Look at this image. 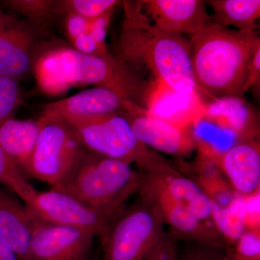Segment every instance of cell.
I'll use <instances>...</instances> for the list:
<instances>
[{"mask_svg": "<svg viewBox=\"0 0 260 260\" xmlns=\"http://www.w3.org/2000/svg\"><path fill=\"white\" fill-rule=\"evenodd\" d=\"M191 61L197 90L212 100L242 98L260 38L211 23L190 36Z\"/></svg>", "mask_w": 260, "mask_h": 260, "instance_id": "1", "label": "cell"}, {"mask_svg": "<svg viewBox=\"0 0 260 260\" xmlns=\"http://www.w3.org/2000/svg\"><path fill=\"white\" fill-rule=\"evenodd\" d=\"M126 19L118 39L117 55L143 74L176 93L197 90L191 61V44L184 36L162 31L124 2Z\"/></svg>", "mask_w": 260, "mask_h": 260, "instance_id": "2", "label": "cell"}, {"mask_svg": "<svg viewBox=\"0 0 260 260\" xmlns=\"http://www.w3.org/2000/svg\"><path fill=\"white\" fill-rule=\"evenodd\" d=\"M141 173L133 165L87 150L81 160L54 189L93 209L116 215L132 195L138 194Z\"/></svg>", "mask_w": 260, "mask_h": 260, "instance_id": "3", "label": "cell"}, {"mask_svg": "<svg viewBox=\"0 0 260 260\" xmlns=\"http://www.w3.org/2000/svg\"><path fill=\"white\" fill-rule=\"evenodd\" d=\"M61 76L68 88L92 85L110 89L144 107L150 87L144 76L118 55H88L66 47H54Z\"/></svg>", "mask_w": 260, "mask_h": 260, "instance_id": "4", "label": "cell"}, {"mask_svg": "<svg viewBox=\"0 0 260 260\" xmlns=\"http://www.w3.org/2000/svg\"><path fill=\"white\" fill-rule=\"evenodd\" d=\"M64 121L74 129L87 150L135 165L141 174L170 164L138 139L122 113Z\"/></svg>", "mask_w": 260, "mask_h": 260, "instance_id": "5", "label": "cell"}, {"mask_svg": "<svg viewBox=\"0 0 260 260\" xmlns=\"http://www.w3.org/2000/svg\"><path fill=\"white\" fill-rule=\"evenodd\" d=\"M164 225L156 207L139 196L111 221L100 241L101 260H144L167 234Z\"/></svg>", "mask_w": 260, "mask_h": 260, "instance_id": "6", "label": "cell"}, {"mask_svg": "<svg viewBox=\"0 0 260 260\" xmlns=\"http://www.w3.org/2000/svg\"><path fill=\"white\" fill-rule=\"evenodd\" d=\"M38 121L39 136L28 177L54 187L73 172L87 150L74 129L61 116L43 112Z\"/></svg>", "mask_w": 260, "mask_h": 260, "instance_id": "7", "label": "cell"}, {"mask_svg": "<svg viewBox=\"0 0 260 260\" xmlns=\"http://www.w3.org/2000/svg\"><path fill=\"white\" fill-rule=\"evenodd\" d=\"M257 117L242 98H223L212 101L198 118L193 134L198 145L216 155L219 140L229 147L254 140L258 132Z\"/></svg>", "mask_w": 260, "mask_h": 260, "instance_id": "8", "label": "cell"}, {"mask_svg": "<svg viewBox=\"0 0 260 260\" xmlns=\"http://www.w3.org/2000/svg\"><path fill=\"white\" fill-rule=\"evenodd\" d=\"M25 207L30 215L41 221L85 231L100 241L115 216L93 209L54 188L37 191L31 203Z\"/></svg>", "mask_w": 260, "mask_h": 260, "instance_id": "9", "label": "cell"}, {"mask_svg": "<svg viewBox=\"0 0 260 260\" xmlns=\"http://www.w3.org/2000/svg\"><path fill=\"white\" fill-rule=\"evenodd\" d=\"M45 25L20 20L0 8V75L20 81L34 69Z\"/></svg>", "mask_w": 260, "mask_h": 260, "instance_id": "10", "label": "cell"}, {"mask_svg": "<svg viewBox=\"0 0 260 260\" xmlns=\"http://www.w3.org/2000/svg\"><path fill=\"white\" fill-rule=\"evenodd\" d=\"M122 114L138 139L157 153L186 156L198 146L190 131L148 114L145 107L126 102Z\"/></svg>", "mask_w": 260, "mask_h": 260, "instance_id": "11", "label": "cell"}, {"mask_svg": "<svg viewBox=\"0 0 260 260\" xmlns=\"http://www.w3.org/2000/svg\"><path fill=\"white\" fill-rule=\"evenodd\" d=\"M30 216V260L90 259L93 241L96 238L93 234L74 228L45 223Z\"/></svg>", "mask_w": 260, "mask_h": 260, "instance_id": "12", "label": "cell"}, {"mask_svg": "<svg viewBox=\"0 0 260 260\" xmlns=\"http://www.w3.org/2000/svg\"><path fill=\"white\" fill-rule=\"evenodd\" d=\"M140 3L153 19V26L169 34L190 37L213 23L203 0H145Z\"/></svg>", "mask_w": 260, "mask_h": 260, "instance_id": "13", "label": "cell"}, {"mask_svg": "<svg viewBox=\"0 0 260 260\" xmlns=\"http://www.w3.org/2000/svg\"><path fill=\"white\" fill-rule=\"evenodd\" d=\"M177 204L190 210L200 220L214 228L213 203L198 183L169 164L155 172L142 174Z\"/></svg>", "mask_w": 260, "mask_h": 260, "instance_id": "14", "label": "cell"}, {"mask_svg": "<svg viewBox=\"0 0 260 260\" xmlns=\"http://www.w3.org/2000/svg\"><path fill=\"white\" fill-rule=\"evenodd\" d=\"M218 166L229 184L241 196H251L260 183V149L255 140L240 142L218 159Z\"/></svg>", "mask_w": 260, "mask_h": 260, "instance_id": "15", "label": "cell"}, {"mask_svg": "<svg viewBox=\"0 0 260 260\" xmlns=\"http://www.w3.org/2000/svg\"><path fill=\"white\" fill-rule=\"evenodd\" d=\"M126 102L129 101L110 89L94 87L47 104L44 112L61 116L64 120L84 119L122 113Z\"/></svg>", "mask_w": 260, "mask_h": 260, "instance_id": "16", "label": "cell"}, {"mask_svg": "<svg viewBox=\"0 0 260 260\" xmlns=\"http://www.w3.org/2000/svg\"><path fill=\"white\" fill-rule=\"evenodd\" d=\"M32 221L25 206L0 186V240L19 260H30Z\"/></svg>", "mask_w": 260, "mask_h": 260, "instance_id": "17", "label": "cell"}, {"mask_svg": "<svg viewBox=\"0 0 260 260\" xmlns=\"http://www.w3.org/2000/svg\"><path fill=\"white\" fill-rule=\"evenodd\" d=\"M39 133L38 120L13 118L0 125V147L27 177Z\"/></svg>", "mask_w": 260, "mask_h": 260, "instance_id": "18", "label": "cell"}, {"mask_svg": "<svg viewBox=\"0 0 260 260\" xmlns=\"http://www.w3.org/2000/svg\"><path fill=\"white\" fill-rule=\"evenodd\" d=\"M213 21L221 26H233L241 31H256L260 17L259 0H210Z\"/></svg>", "mask_w": 260, "mask_h": 260, "instance_id": "19", "label": "cell"}, {"mask_svg": "<svg viewBox=\"0 0 260 260\" xmlns=\"http://www.w3.org/2000/svg\"><path fill=\"white\" fill-rule=\"evenodd\" d=\"M34 71L38 85L44 93L59 95L70 90L61 77L54 49L41 51L34 63Z\"/></svg>", "mask_w": 260, "mask_h": 260, "instance_id": "20", "label": "cell"}, {"mask_svg": "<svg viewBox=\"0 0 260 260\" xmlns=\"http://www.w3.org/2000/svg\"><path fill=\"white\" fill-rule=\"evenodd\" d=\"M244 204L240 200L234 198L224 207L213 203L214 225L222 237L225 238L229 242L236 243L244 232Z\"/></svg>", "mask_w": 260, "mask_h": 260, "instance_id": "21", "label": "cell"}, {"mask_svg": "<svg viewBox=\"0 0 260 260\" xmlns=\"http://www.w3.org/2000/svg\"><path fill=\"white\" fill-rule=\"evenodd\" d=\"M0 186L18 197L25 205L31 203L37 191L28 177L0 147Z\"/></svg>", "mask_w": 260, "mask_h": 260, "instance_id": "22", "label": "cell"}, {"mask_svg": "<svg viewBox=\"0 0 260 260\" xmlns=\"http://www.w3.org/2000/svg\"><path fill=\"white\" fill-rule=\"evenodd\" d=\"M120 2L116 0H63L56 1V15L75 13L92 20L114 9Z\"/></svg>", "mask_w": 260, "mask_h": 260, "instance_id": "23", "label": "cell"}, {"mask_svg": "<svg viewBox=\"0 0 260 260\" xmlns=\"http://www.w3.org/2000/svg\"><path fill=\"white\" fill-rule=\"evenodd\" d=\"M23 103V90L20 81L0 75V125L13 119L15 113Z\"/></svg>", "mask_w": 260, "mask_h": 260, "instance_id": "24", "label": "cell"}, {"mask_svg": "<svg viewBox=\"0 0 260 260\" xmlns=\"http://www.w3.org/2000/svg\"><path fill=\"white\" fill-rule=\"evenodd\" d=\"M3 3L10 9L24 15L27 20L47 23L56 13V1L53 0H8Z\"/></svg>", "mask_w": 260, "mask_h": 260, "instance_id": "25", "label": "cell"}, {"mask_svg": "<svg viewBox=\"0 0 260 260\" xmlns=\"http://www.w3.org/2000/svg\"><path fill=\"white\" fill-rule=\"evenodd\" d=\"M189 246L179 260H230L231 252L224 246L188 242Z\"/></svg>", "mask_w": 260, "mask_h": 260, "instance_id": "26", "label": "cell"}, {"mask_svg": "<svg viewBox=\"0 0 260 260\" xmlns=\"http://www.w3.org/2000/svg\"><path fill=\"white\" fill-rule=\"evenodd\" d=\"M237 246L231 255L235 259L260 260L259 238L251 233L244 232L236 242Z\"/></svg>", "mask_w": 260, "mask_h": 260, "instance_id": "27", "label": "cell"}, {"mask_svg": "<svg viewBox=\"0 0 260 260\" xmlns=\"http://www.w3.org/2000/svg\"><path fill=\"white\" fill-rule=\"evenodd\" d=\"M144 260H179L176 239L166 234Z\"/></svg>", "mask_w": 260, "mask_h": 260, "instance_id": "28", "label": "cell"}, {"mask_svg": "<svg viewBox=\"0 0 260 260\" xmlns=\"http://www.w3.org/2000/svg\"><path fill=\"white\" fill-rule=\"evenodd\" d=\"M71 43L73 49L88 55H103L109 52L107 45L99 44L89 31L75 38Z\"/></svg>", "mask_w": 260, "mask_h": 260, "instance_id": "29", "label": "cell"}, {"mask_svg": "<svg viewBox=\"0 0 260 260\" xmlns=\"http://www.w3.org/2000/svg\"><path fill=\"white\" fill-rule=\"evenodd\" d=\"M90 24L88 19L75 13H68L65 15V34L72 42L75 38L88 32Z\"/></svg>", "mask_w": 260, "mask_h": 260, "instance_id": "30", "label": "cell"}, {"mask_svg": "<svg viewBox=\"0 0 260 260\" xmlns=\"http://www.w3.org/2000/svg\"><path fill=\"white\" fill-rule=\"evenodd\" d=\"M260 84V47L253 56L249 68V78L246 83V92L251 88H259Z\"/></svg>", "mask_w": 260, "mask_h": 260, "instance_id": "31", "label": "cell"}, {"mask_svg": "<svg viewBox=\"0 0 260 260\" xmlns=\"http://www.w3.org/2000/svg\"><path fill=\"white\" fill-rule=\"evenodd\" d=\"M0 260H19L17 256L0 240Z\"/></svg>", "mask_w": 260, "mask_h": 260, "instance_id": "32", "label": "cell"}, {"mask_svg": "<svg viewBox=\"0 0 260 260\" xmlns=\"http://www.w3.org/2000/svg\"><path fill=\"white\" fill-rule=\"evenodd\" d=\"M230 260H242V259H235V258L233 257V256L232 255H231Z\"/></svg>", "mask_w": 260, "mask_h": 260, "instance_id": "33", "label": "cell"}]
</instances>
